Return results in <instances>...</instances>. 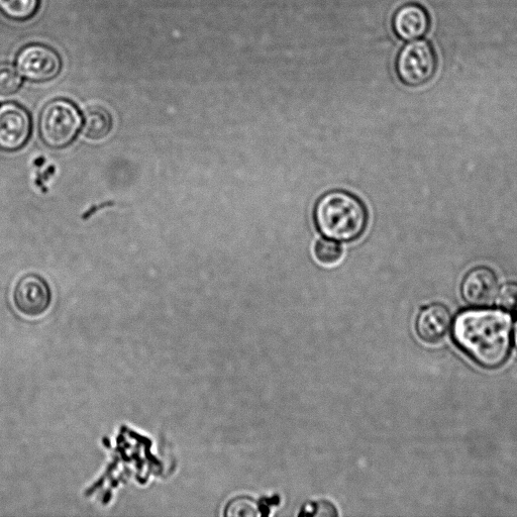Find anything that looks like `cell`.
<instances>
[{"label": "cell", "instance_id": "1", "mask_svg": "<svg viewBox=\"0 0 517 517\" xmlns=\"http://www.w3.org/2000/svg\"><path fill=\"white\" fill-rule=\"evenodd\" d=\"M509 315L496 309L467 310L454 324L457 344L479 365L494 369L507 359L511 344Z\"/></svg>", "mask_w": 517, "mask_h": 517}, {"label": "cell", "instance_id": "2", "mask_svg": "<svg viewBox=\"0 0 517 517\" xmlns=\"http://www.w3.org/2000/svg\"><path fill=\"white\" fill-rule=\"evenodd\" d=\"M315 223L326 238L351 242L364 233L368 214L358 197L343 190H335L319 199L315 209Z\"/></svg>", "mask_w": 517, "mask_h": 517}, {"label": "cell", "instance_id": "3", "mask_svg": "<svg viewBox=\"0 0 517 517\" xmlns=\"http://www.w3.org/2000/svg\"><path fill=\"white\" fill-rule=\"evenodd\" d=\"M81 125V116L73 103L58 99L49 102L43 109L39 132L47 146L61 149L72 143Z\"/></svg>", "mask_w": 517, "mask_h": 517}, {"label": "cell", "instance_id": "4", "mask_svg": "<svg viewBox=\"0 0 517 517\" xmlns=\"http://www.w3.org/2000/svg\"><path fill=\"white\" fill-rule=\"evenodd\" d=\"M437 70V56L431 44L416 40L405 45L397 58L396 71L407 86L417 87L430 81Z\"/></svg>", "mask_w": 517, "mask_h": 517}, {"label": "cell", "instance_id": "5", "mask_svg": "<svg viewBox=\"0 0 517 517\" xmlns=\"http://www.w3.org/2000/svg\"><path fill=\"white\" fill-rule=\"evenodd\" d=\"M52 301L47 282L36 274L21 278L14 291V302L21 314L39 318L47 313Z\"/></svg>", "mask_w": 517, "mask_h": 517}, {"label": "cell", "instance_id": "6", "mask_svg": "<svg viewBox=\"0 0 517 517\" xmlns=\"http://www.w3.org/2000/svg\"><path fill=\"white\" fill-rule=\"evenodd\" d=\"M31 131V118L25 109L15 103L0 108V150H20L28 142Z\"/></svg>", "mask_w": 517, "mask_h": 517}, {"label": "cell", "instance_id": "7", "mask_svg": "<svg viewBox=\"0 0 517 517\" xmlns=\"http://www.w3.org/2000/svg\"><path fill=\"white\" fill-rule=\"evenodd\" d=\"M17 64L19 71L27 79L44 82L53 79L60 72L61 60L50 48L31 45L21 51Z\"/></svg>", "mask_w": 517, "mask_h": 517}, {"label": "cell", "instance_id": "8", "mask_svg": "<svg viewBox=\"0 0 517 517\" xmlns=\"http://www.w3.org/2000/svg\"><path fill=\"white\" fill-rule=\"evenodd\" d=\"M430 17L427 11L416 4L401 7L393 18L396 36L407 42L423 38L430 29Z\"/></svg>", "mask_w": 517, "mask_h": 517}, {"label": "cell", "instance_id": "9", "mask_svg": "<svg viewBox=\"0 0 517 517\" xmlns=\"http://www.w3.org/2000/svg\"><path fill=\"white\" fill-rule=\"evenodd\" d=\"M498 282L495 274L487 268L472 270L464 279L462 294L471 305H489L498 294Z\"/></svg>", "mask_w": 517, "mask_h": 517}, {"label": "cell", "instance_id": "10", "mask_svg": "<svg viewBox=\"0 0 517 517\" xmlns=\"http://www.w3.org/2000/svg\"><path fill=\"white\" fill-rule=\"evenodd\" d=\"M451 326L449 310L441 304H434L422 310L417 320V332L427 343H437L448 333Z\"/></svg>", "mask_w": 517, "mask_h": 517}, {"label": "cell", "instance_id": "11", "mask_svg": "<svg viewBox=\"0 0 517 517\" xmlns=\"http://www.w3.org/2000/svg\"><path fill=\"white\" fill-rule=\"evenodd\" d=\"M113 129L111 115L105 109L92 107L84 113V136L92 141H100L107 138Z\"/></svg>", "mask_w": 517, "mask_h": 517}, {"label": "cell", "instance_id": "12", "mask_svg": "<svg viewBox=\"0 0 517 517\" xmlns=\"http://www.w3.org/2000/svg\"><path fill=\"white\" fill-rule=\"evenodd\" d=\"M40 0H0V12L15 21H27L38 11Z\"/></svg>", "mask_w": 517, "mask_h": 517}, {"label": "cell", "instance_id": "13", "mask_svg": "<svg viewBox=\"0 0 517 517\" xmlns=\"http://www.w3.org/2000/svg\"><path fill=\"white\" fill-rule=\"evenodd\" d=\"M315 254L320 263L331 266L340 262L343 257V249L337 241L327 238L317 243Z\"/></svg>", "mask_w": 517, "mask_h": 517}, {"label": "cell", "instance_id": "14", "mask_svg": "<svg viewBox=\"0 0 517 517\" xmlns=\"http://www.w3.org/2000/svg\"><path fill=\"white\" fill-rule=\"evenodd\" d=\"M22 85V77L17 69L8 63L0 64V95L16 93Z\"/></svg>", "mask_w": 517, "mask_h": 517}, {"label": "cell", "instance_id": "15", "mask_svg": "<svg viewBox=\"0 0 517 517\" xmlns=\"http://www.w3.org/2000/svg\"><path fill=\"white\" fill-rule=\"evenodd\" d=\"M226 515L257 516L260 515V512L257 511L254 500L247 497H239L228 505Z\"/></svg>", "mask_w": 517, "mask_h": 517}, {"label": "cell", "instance_id": "16", "mask_svg": "<svg viewBox=\"0 0 517 517\" xmlns=\"http://www.w3.org/2000/svg\"><path fill=\"white\" fill-rule=\"evenodd\" d=\"M497 304L507 312L517 313V285H504L497 294Z\"/></svg>", "mask_w": 517, "mask_h": 517}, {"label": "cell", "instance_id": "17", "mask_svg": "<svg viewBox=\"0 0 517 517\" xmlns=\"http://www.w3.org/2000/svg\"><path fill=\"white\" fill-rule=\"evenodd\" d=\"M514 339H515V345H516V348H517V326L515 328V335H514Z\"/></svg>", "mask_w": 517, "mask_h": 517}]
</instances>
